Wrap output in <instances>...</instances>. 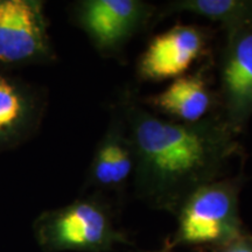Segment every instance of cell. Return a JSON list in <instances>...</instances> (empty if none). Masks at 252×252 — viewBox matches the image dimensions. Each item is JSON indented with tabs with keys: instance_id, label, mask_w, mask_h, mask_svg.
<instances>
[{
	"instance_id": "1",
	"label": "cell",
	"mask_w": 252,
	"mask_h": 252,
	"mask_svg": "<svg viewBox=\"0 0 252 252\" xmlns=\"http://www.w3.org/2000/svg\"><path fill=\"white\" fill-rule=\"evenodd\" d=\"M116 104L134 147L135 196L153 209L175 215L193 191L225 178L232 160L243 157L220 111L194 124L173 122L144 106L131 89Z\"/></svg>"
},
{
	"instance_id": "2",
	"label": "cell",
	"mask_w": 252,
	"mask_h": 252,
	"mask_svg": "<svg viewBox=\"0 0 252 252\" xmlns=\"http://www.w3.org/2000/svg\"><path fill=\"white\" fill-rule=\"evenodd\" d=\"M33 231L45 252H109L118 244L132 245L116 224L111 203L98 193L41 213Z\"/></svg>"
},
{
	"instance_id": "3",
	"label": "cell",
	"mask_w": 252,
	"mask_h": 252,
	"mask_svg": "<svg viewBox=\"0 0 252 252\" xmlns=\"http://www.w3.org/2000/svg\"><path fill=\"white\" fill-rule=\"evenodd\" d=\"M243 173L225 176L197 188L176 212L178 226L168 239L173 248L201 251L228 243L247 231L239 216V193Z\"/></svg>"
},
{
	"instance_id": "4",
	"label": "cell",
	"mask_w": 252,
	"mask_h": 252,
	"mask_svg": "<svg viewBox=\"0 0 252 252\" xmlns=\"http://www.w3.org/2000/svg\"><path fill=\"white\" fill-rule=\"evenodd\" d=\"M157 15L156 6L141 0H81L71 7L74 24L104 58L122 54L132 37Z\"/></svg>"
},
{
	"instance_id": "5",
	"label": "cell",
	"mask_w": 252,
	"mask_h": 252,
	"mask_svg": "<svg viewBox=\"0 0 252 252\" xmlns=\"http://www.w3.org/2000/svg\"><path fill=\"white\" fill-rule=\"evenodd\" d=\"M55 60L43 1L0 0V67L46 64Z\"/></svg>"
},
{
	"instance_id": "6",
	"label": "cell",
	"mask_w": 252,
	"mask_h": 252,
	"mask_svg": "<svg viewBox=\"0 0 252 252\" xmlns=\"http://www.w3.org/2000/svg\"><path fill=\"white\" fill-rule=\"evenodd\" d=\"M220 70L219 111L239 134L252 117V26L226 32Z\"/></svg>"
},
{
	"instance_id": "7",
	"label": "cell",
	"mask_w": 252,
	"mask_h": 252,
	"mask_svg": "<svg viewBox=\"0 0 252 252\" xmlns=\"http://www.w3.org/2000/svg\"><path fill=\"white\" fill-rule=\"evenodd\" d=\"M212 35L213 30L197 25H175L158 34L138 59V78L162 82L184 76L206 54Z\"/></svg>"
},
{
	"instance_id": "8",
	"label": "cell",
	"mask_w": 252,
	"mask_h": 252,
	"mask_svg": "<svg viewBox=\"0 0 252 252\" xmlns=\"http://www.w3.org/2000/svg\"><path fill=\"white\" fill-rule=\"evenodd\" d=\"M135 156L125 119L117 104L111 108L110 122L102 139L97 144L84 188L122 193L132 181Z\"/></svg>"
},
{
	"instance_id": "9",
	"label": "cell",
	"mask_w": 252,
	"mask_h": 252,
	"mask_svg": "<svg viewBox=\"0 0 252 252\" xmlns=\"http://www.w3.org/2000/svg\"><path fill=\"white\" fill-rule=\"evenodd\" d=\"M208 72L209 65H203L193 74L173 80L161 93L139 97L140 103L173 122L194 124L203 121L219 111V97L210 87Z\"/></svg>"
},
{
	"instance_id": "10",
	"label": "cell",
	"mask_w": 252,
	"mask_h": 252,
	"mask_svg": "<svg viewBox=\"0 0 252 252\" xmlns=\"http://www.w3.org/2000/svg\"><path fill=\"white\" fill-rule=\"evenodd\" d=\"M46 99L31 84L0 72V152L21 145L36 133Z\"/></svg>"
},
{
	"instance_id": "11",
	"label": "cell",
	"mask_w": 252,
	"mask_h": 252,
	"mask_svg": "<svg viewBox=\"0 0 252 252\" xmlns=\"http://www.w3.org/2000/svg\"><path fill=\"white\" fill-rule=\"evenodd\" d=\"M184 12L220 24L225 33L249 25L252 26L250 0H176L158 11L157 21Z\"/></svg>"
},
{
	"instance_id": "12",
	"label": "cell",
	"mask_w": 252,
	"mask_h": 252,
	"mask_svg": "<svg viewBox=\"0 0 252 252\" xmlns=\"http://www.w3.org/2000/svg\"><path fill=\"white\" fill-rule=\"evenodd\" d=\"M206 252H252V234L249 230L228 243L213 248Z\"/></svg>"
},
{
	"instance_id": "13",
	"label": "cell",
	"mask_w": 252,
	"mask_h": 252,
	"mask_svg": "<svg viewBox=\"0 0 252 252\" xmlns=\"http://www.w3.org/2000/svg\"><path fill=\"white\" fill-rule=\"evenodd\" d=\"M173 251H174V248L172 247V244L169 243V241L167 239L165 243H163L162 249H160V250L158 252H173Z\"/></svg>"
},
{
	"instance_id": "14",
	"label": "cell",
	"mask_w": 252,
	"mask_h": 252,
	"mask_svg": "<svg viewBox=\"0 0 252 252\" xmlns=\"http://www.w3.org/2000/svg\"><path fill=\"white\" fill-rule=\"evenodd\" d=\"M250 2H251V8H252V0H250Z\"/></svg>"
}]
</instances>
